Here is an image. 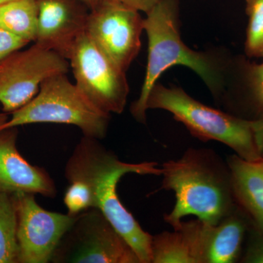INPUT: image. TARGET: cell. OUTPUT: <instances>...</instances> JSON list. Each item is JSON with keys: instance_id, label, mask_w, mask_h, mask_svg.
<instances>
[{"instance_id": "cb8c5ba5", "label": "cell", "mask_w": 263, "mask_h": 263, "mask_svg": "<svg viewBox=\"0 0 263 263\" xmlns=\"http://www.w3.org/2000/svg\"><path fill=\"white\" fill-rule=\"evenodd\" d=\"M252 127L256 146L263 159V119L252 122Z\"/></svg>"}, {"instance_id": "8fae6325", "label": "cell", "mask_w": 263, "mask_h": 263, "mask_svg": "<svg viewBox=\"0 0 263 263\" xmlns=\"http://www.w3.org/2000/svg\"><path fill=\"white\" fill-rule=\"evenodd\" d=\"M38 29L35 43L68 60L86 33L90 10L81 0H36Z\"/></svg>"}, {"instance_id": "7402d4cb", "label": "cell", "mask_w": 263, "mask_h": 263, "mask_svg": "<svg viewBox=\"0 0 263 263\" xmlns=\"http://www.w3.org/2000/svg\"><path fill=\"white\" fill-rule=\"evenodd\" d=\"M133 8L139 12L146 13L162 0H110Z\"/></svg>"}, {"instance_id": "7c38bea8", "label": "cell", "mask_w": 263, "mask_h": 263, "mask_svg": "<svg viewBox=\"0 0 263 263\" xmlns=\"http://www.w3.org/2000/svg\"><path fill=\"white\" fill-rule=\"evenodd\" d=\"M216 103L240 119H263V62L257 63L245 54L232 55Z\"/></svg>"}, {"instance_id": "8992f818", "label": "cell", "mask_w": 263, "mask_h": 263, "mask_svg": "<svg viewBox=\"0 0 263 263\" xmlns=\"http://www.w3.org/2000/svg\"><path fill=\"white\" fill-rule=\"evenodd\" d=\"M53 263H141L134 249L98 209L78 215L52 257Z\"/></svg>"}, {"instance_id": "277c9868", "label": "cell", "mask_w": 263, "mask_h": 263, "mask_svg": "<svg viewBox=\"0 0 263 263\" xmlns=\"http://www.w3.org/2000/svg\"><path fill=\"white\" fill-rule=\"evenodd\" d=\"M146 108L172 114L175 120L183 124L192 136L200 141L223 143L246 160L262 159L254 141L251 121L208 106L182 88L157 82L148 95Z\"/></svg>"}, {"instance_id": "e0dca14e", "label": "cell", "mask_w": 263, "mask_h": 263, "mask_svg": "<svg viewBox=\"0 0 263 263\" xmlns=\"http://www.w3.org/2000/svg\"><path fill=\"white\" fill-rule=\"evenodd\" d=\"M0 27L25 41L35 42L38 29L36 0H12L0 5Z\"/></svg>"}, {"instance_id": "484cf974", "label": "cell", "mask_w": 263, "mask_h": 263, "mask_svg": "<svg viewBox=\"0 0 263 263\" xmlns=\"http://www.w3.org/2000/svg\"><path fill=\"white\" fill-rule=\"evenodd\" d=\"M8 119H9V114L5 113V112L0 114V127L8 122Z\"/></svg>"}, {"instance_id": "ffe728a7", "label": "cell", "mask_w": 263, "mask_h": 263, "mask_svg": "<svg viewBox=\"0 0 263 263\" xmlns=\"http://www.w3.org/2000/svg\"><path fill=\"white\" fill-rule=\"evenodd\" d=\"M66 190L64 203L67 209V214L77 216L92 209V194L87 185L81 181L70 182Z\"/></svg>"}, {"instance_id": "6da1fadb", "label": "cell", "mask_w": 263, "mask_h": 263, "mask_svg": "<svg viewBox=\"0 0 263 263\" xmlns=\"http://www.w3.org/2000/svg\"><path fill=\"white\" fill-rule=\"evenodd\" d=\"M179 12V0H162L144 18L148 41V62L139 97L130 107L132 115L142 124L146 123V103L151 90L161 75L173 66H183L195 72L216 101L222 91L227 67L233 53L227 48L195 51L186 46L181 37Z\"/></svg>"}, {"instance_id": "4316f807", "label": "cell", "mask_w": 263, "mask_h": 263, "mask_svg": "<svg viewBox=\"0 0 263 263\" xmlns=\"http://www.w3.org/2000/svg\"><path fill=\"white\" fill-rule=\"evenodd\" d=\"M12 1V0H0V5L4 4V3H8V2Z\"/></svg>"}, {"instance_id": "603a6c76", "label": "cell", "mask_w": 263, "mask_h": 263, "mask_svg": "<svg viewBox=\"0 0 263 263\" xmlns=\"http://www.w3.org/2000/svg\"><path fill=\"white\" fill-rule=\"evenodd\" d=\"M243 262L263 263V237L262 239L256 242L249 248Z\"/></svg>"}, {"instance_id": "d4e9b609", "label": "cell", "mask_w": 263, "mask_h": 263, "mask_svg": "<svg viewBox=\"0 0 263 263\" xmlns=\"http://www.w3.org/2000/svg\"><path fill=\"white\" fill-rule=\"evenodd\" d=\"M81 1L89 8L90 10H91L97 8L103 0H81Z\"/></svg>"}, {"instance_id": "52a82bcc", "label": "cell", "mask_w": 263, "mask_h": 263, "mask_svg": "<svg viewBox=\"0 0 263 263\" xmlns=\"http://www.w3.org/2000/svg\"><path fill=\"white\" fill-rule=\"evenodd\" d=\"M68 60L76 86L93 105L108 114L124 111L129 92L126 72L86 33L78 41Z\"/></svg>"}, {"instance_id": "44dd1931", "label": "cell", "mask_w": 263, "mask_h": 263, "mask_svg": "<svg viewBox=\"0 0 263 263\" xmlns=\"http://www.w3.org/2000/svg\"><path fill=\"white\" fill-rule=\"evenodd\" d=\"M28 41L0 27V62L7 57L25 47Z\"/></svg>"}, {"instance_id": "3957f363", "label": "cell", "mask_w": 263, "mask_h": 263, "mask_svg": "<svg viewBox=\"0 0 263 263\" xmlns=\"http://www.w3.org/2000/svg\"><path fill=\"white\" fill-rule=\"evenodd\" d=\"M160 190L174 192L176 202L164 220L173 228L193 215L216 226L236 208L228 162L209 148H188L182 157L162 164Z\"/></svg>"}, {"instance_id": "ba28073f", "label": "cell", "mask_w": 263, "mask_h": 263, "mask_svg": "<svg viewBox=\"0 0 263 263\" xmlns=\"http://www.w3.org/2000/svg\"><path fill=\"white\" fill-rule=\"evenodd\" d=\"M67 59L35 43L13 52L0 62V104L11 114L27 105L39 91L43 81L69 70Z\"/></svg>"}, {"instance_id": "5b68a950", "label": "cell", "mask_w": 263, "mask_h": 263, "mask_svg": "<svg viewBox=\"0 0 263 263\" xmlns=\"http://www.w3.org/2000/svg\"><path fill=\"white\" fill-rule=\"evenodd\" d=\"M110 119V114L97 108L66 74H61L43 81L36 96L12 113L0 130L36 123H57L76 126L84 136L102 140L106 136Z\"/></svg>"}, {"instance_id": "9a60e30c", "label": "cell", "mask_w": 263, "mask_h": 263, "mask_svg": "<svg viewBox=\"0 0 263 263\" xmlns=\"http://www.w3.org/2000/svg\"><path fill=\"white\" fill-rule=\"evenodd\" d=\"M227 162L235 203L251 216L263 237V159L249 161L234 155Z\"/></svg>"}, {"instance_id": "4fadbf2b", "label": "cell", "mask_w": 263, "mask_h": 263, "mask_svg": "<svg viewBox=\"0 0 263 263\" xmlns=\"http://www.w3.org/2000/svg\"><path fill=\"white\" fill-rule=\"evenodd\" d=\"M17 127L0 130V192L39 194L54 197L57 188L47 171L32 165L19 153Z\"/></svg>"}, {"instance_id": "2e32d148", "label": "cell", "mask_w": 263, "mask_h": 263, "mask_svg": "<svg viewBox=\"0 0 263 263\" xmlns=\"http://www.w3.org/2000/svg\"><path fill=\"white\" fill-rule=\"evenodd\" d=\"M246 223L235 208L216 226L208 224L205 263H233L240 257Z\"/></svg>"}, {"instance_id": "30bf717a", "label": "cell", "mask_w": 263, "mask_h": 263, "mask_svg": "<svg viewBox=\"0 0 263 263\" xmlns=\"http://www.w3.org/2000/svg\"><path fill=\"white\" fill-rule=\"evenodd\" d=\"M17 217L18 263H48L77 216L45 210L34 194L13 193Z\"/></svg>"}, {"instance_id": "5bb4252c", "label": "cell", "mask_w": 263, "mask_h": 263, "mask_svg": "<svg viewBox=\"0 0 263 263\" xmlns=\"http://www.w3.org/2000/svg\"><path fill=\"white\" fill-rule=\"evenodd\" d=\"M207 223L199 219L181 221L174 231L152 238V263H205Z\"/></svg>"}, {"instance_id": "d6986e66", "label": "cell", "mask_w": 263, "mask_h": 263, "mask_svg": "<svg viewBox=\"0 0 263 263\" xmlns=\"http://www.w3.org/2000/svg\"><path fill=\"white\" fill-rule=\"evenodd\" d=\"M248 17L245 54L249 58L263 59V0H246Z\"/></svg>"}, {"instance_id": "ac0fdd59", "label": "cell", "mask_w": 263, "mask_h": 263, "mask_svg": "<svg viewBox=\"0 0 263 263\" xmlns=\"http://www.w3.org/2000/svg\"><path fill=\"white\" fill-rule=\"evenodd\" d=\"M18 217L13 194L0 192V263H18Z\"/></svg>"}, {"instance_id": "7a4b0ae2", "label": "cell", "mask_w": 263, "mask_h": 263, "mask_svg": "<svg viewBox=\"0 0 263 263\" xmlns=\"http://www.w3.org/2000/svg\"><path fill=\"white\" fill-rule=\"evenodd\" d=\"M156 162L127 163L119 160L96 138L84 136L76 146L65 169L69 183L81 181L92 194L98 209L134 249L141 263H152V235L145 231L124 207L117 193L118 183L127 174L162 176Z\"/></svg>"}, {"instance_id": "9c48e42d", "label": "cell", "mask_w": 263, "mask_h": 263, "mask_svg": "<svg viewBox=\"0 0 263 263\" xmlns=\"http://www.w3.org/2000/svg\"><path fill=\"white\" fill-rule=\"evenodd\" d=\"M138 11L110 0L90 10L86 33L122 70L127 72L141 48L144 18Z\"/></svg>"}]
</instances>
